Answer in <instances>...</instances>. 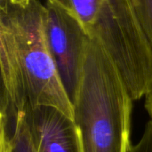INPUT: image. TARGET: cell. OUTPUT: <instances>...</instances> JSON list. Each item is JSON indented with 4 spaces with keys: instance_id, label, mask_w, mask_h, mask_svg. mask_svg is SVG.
Instances as JSON below:
<instances>
[{
    "instance_id": "8",
    "label": "cell",
    "mask_w": 152,
    "mask_h": 152,
    "mask_svg": "<svg viewBox=\"0 0 152 152\" xmlns=\"http://www.w3.org/2000/svg\"><path fill=\"white\" fill-rule=\"evenodd\" d=\"M130 152H152V118L147 122L142 135L136 144L132 145Z\"/></svg>"
},
{
    "instance_id": "9",
    "label": "cell",
    "mask_w": 152,
    "mask_h": 152,
    "mask_svg": "<svg viewBox=\"0 0 152 152\" xmlns=\"http://www.w3.org/2000/svg\"><path fill=\"white\" fill-rule=\"evenodd\" d=\"M145 109L149 114V116L152 118V90L145 96Z\"/></svg>"
},
{
    "instance_id": "5",
    "label": "cell",
    "mask_w": 152,
    "mask_h": 152,
    "mask_svg": "<svg viewBox=\"0 0 152 152\" xmlns=\"http://www.w3.org/2000/svg\"><path fill=\"white\" fill-rule=\"evenodd\" d=\"M22 118L35 152H83L74 118L61 110L36 106L26 109Z\"/></svg>"
},
{
    "instance_id": "10",
    "label": "cell",
    "mask_w": 152,
    "mask_h": 152,
    "mask_svg": "<svg viewBox=\"0 0 152 152\" xmlns=\"http://www.w3.org/2000/svg\"><path fill=\"white\" fill-rule=\"evenodd\" d=\"M3 1H5V2H8L10 4H16V5L25 6V5H28L31 0H3Z\"/></svg>"
},
{
    "instance_id": "6",
    "label": "cell",
    "mask_w": 152,
    "mask_h": 152,
    "mask_svg": "<svg viewBox=\"0 0 152 152\" xmlns=\"http://www.w3.org/2000/svg\"><path fill=\"white\" fill-rule=\"evenodd\" d=\"M0 152H35L22 113L13 125H0Z\"/></svg>"
},
{
    "instance_id": "7",
    "label": "cell",
    "mask_w": 152,
    "mask_h": 152,
    "mask_svg": "<svg viewBox=\"0 0 152 152\" xmlns=\"http://www.w3.org/2000/svg\"><path fill=\"white\" fill-rule=\"evenodd\" d=\"M152 47V0H130Z\"/></svg>"
},
{
    "instance_id": "2",
    "label": "cell",
    "mask_w": 152,
    "mask_h": 152,
    "mask_svg": "<svg viewBox=\"0 0 152 152\" xmlns=\"http://www.w3.org/2000/svg\"><path fill=\"white\" fill-rule=\"evenodd\" d=\"M133 102L115 64L90 37L73 103L83 152H130Z\"/></svg>"
},
{
    "instance_id": "1",
    "label": "cell",
    "mask_w": 152,
    "mask_h": 152,
    "mask_svg": "<svg viewBox=\"0 0 152 152\" xmlns=\"http://www.w3.org/2000/svg\"><path fill=\"white\" fill-rule=\"evenodd\" d=\"M0 117L16 118L26 109L54 107L74 117V107L50 51L46 10L40 0L21 6L1 0Z\"/></svg>"
},
{
    "instance_id": "4",
    "label": "cell",
    "mask_w": 152,
    "mask_h": 152,
    "mask_svg": "<svg viewBox=\"0 0 152 152\" xmlns=\"http://www.w3.org/2000/svg\"><path fill=\"white\" fill-rule=\"evenodd\" d=\"M46 33L50 51L64 88L74 103L89 41L77 17L58 0H45Z\"/></svg>"
},
{
    "instance_id": "3",
    "label": "cell",
    "mask_w": 152,
    "mask_h": 152,
    "mask_svg": "<svg viewBox=\"0 0 152 152\" xmlns=\"http://www.w3.org/2000/svg\"><path fill=\"white\" fill-rule=\"evenodd\" d=\"M134 101L152 90V47L130 0H105L92 28Z\"/></svg>"
}]
</instances>
